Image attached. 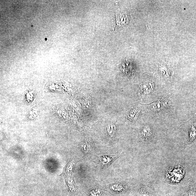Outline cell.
Here are the masks:
<instances>
[{
	"label": "cell",
	"instance_id": "obj_2",
	"mask_svg": "<svg viewBox=\"0 0 196 196\" xmlns=\"http://www.w3.org/2000/svg\"><path fill=\"white\" fill-rule=\"evenodd\" d=\"M141 133L143 138L146 141H151L154 138V132L149 126H144L142 130Z\"/></svg>",
	"mask_w": 196,
	"mask_h": 196
},
{
	"label": "cell",
	"instance_id": "obj_8",
	"mask_svg": "<svg viewBox=\"0 0 196 196\" xmlns=\"http://www.w3.org/2000/svg\"><path fill=\"white\" fill-rule=\"evenodd\" d=\"M111 189L115 191H121L123 190V187L120 184H117L111 186Z\"/></svg>",
	"mask_w": 196,
	"mask_h": 196
},
{
	"label": "cell",
	"instance_id": "obj_6",
	"mask_svg": "<svg viewBox=\"0 0 196 196\" xmlns=\"http://www.w3.org/2000/svg\"><path fill=\"white\" fill-rule=\"evenodd\" d=\"M142 90L145 92L144 93H148L151 92L153 90V84L151 83H146L143 85Z\"/></svg>",
	"mask_w": 196,
	"mask_h": 196
},
{
	"label": "cell",
	"instance_id": "obj_1",
	"mask_svg": "<svg viewBox=\"0 0 196 196\" xmlns=\"http://www.w3.org/2000/svg\"><path fill=\"white\" fill-rule=\"evenodd\" d=\"M119 155H108L98 157L101 166L106 167L109 166L119 157Z\"/></svg>",
	"mask_w": 196,
	"mask_h": 196
},
{
	"label": "cell",
	"instance_id": "obj_4",
	"mask_svg": "<svg viewBox=\"0 0 196 196\" xmlns=\"http://www.w3.org/2000/svg\"><path fill=\"white\" fill-rule=\"evenodd\" d=\"M190 141H192L195 139L196 137V122L191 125L189 132Z\"/></svg>",
	"mask_w": 196,
	"mask_h": 196
},
{
	"label": "cell",
	"instance_id": "obj_3",
	"mask_svg": "<svg viewBox=\"0 0 196 196\" xmlns=\"http://www.w3.org/2000/svg\"><path fill=\"white\" fill-rule=\"evenodd\" d=\"M75 161L72 159L69 161L65 169L64 173L68 175H72V170L75 165Z\"/></svg>",
	"mask_w": 196,
	"mask_h": 196
},
{
	"label": "cell",
	"instance_id": "obj_5",
	"mask_svg": "<svg viewBox=\"0 0 196 196\" xmlns=\"http://www.w3.org/2000/svg\"><path fill=\"white\" fill-rule=\"evenodd\" d=\"M107 132L111 137H113L116 131V127L115 125L112 123H109L107 125Z\"/></svg>",
	"mask_w": 196,
	"mask_h": 196
},
{
	"label": "cell",
	"instance_id": "obj_7",
	"mask_svg": "<svg viewBox=\"0 0 196 196\" xmlns=\"http://www.w3.org/2000/svg\"><path fill=\"white\" fill-rule=\"evenodd\" d=\"M83 151L85 153H90V151H91L92 148L91 143L90 141L86 142L83 144Z\"/></svg>",
	"mask_w": 196,
	"mask_h": 196
}]
</instances>
